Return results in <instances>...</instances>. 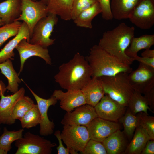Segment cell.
<instances>
[{"instance_id":"6da1fadb","label":"cell","mask_w":154,"mask_h":154,"mask_svg":"<svg viewBox=\"0 0 154 154\" xmlns=\"http://www.w3.org/2000/svg\"><path fill=\"white\" fill-rule=\"evenodd\" d=\"M92 75L91 68L85 58L77 52L68 62L59 66V71L54 78L62 88L78 90L87 84Z\"/></svg>"},{"instance_id":"7a4b0ae2","label":"cell","mask_w":154,"mask_h":154,"mask_svg":"<svg viewBox=\"0 0 154 154\" xmlns=\"http://www.w3.org/2000/svg\"><path fill=\"white\" fill-rule=\"evenodd\" d=\"M135 28L122 23L112 30L105 32L98 45L121 62L130 65L134 60L125 54L134 37Z\"/></svg>"},{"instance_id":"3957f363","label":"cell","mask_w":154,"mask_h":154,"mask_svg":"<svg viewBox=\"0 0 154 154\" xmlns=\"http://www.w3.org/2000/svg\"><path fill=\"white\" fill-rule=\"evenodd\" d=\"M92 71V78L111 76L121 72L130 73V66L120 61L98 45H94L85 57Z\"/></svg>"},{"instance_id":"277c9868","label":"cell","mask_w":154,"mask_h":154,"mask_svg":"<svg viewBox=\"0 0 154 154\" xmlns=\"http://www.w3.org/2000/svg\"><path fill=\"white\" fill-rule=\"evenodd\" d=\"M128 74L121 72L113 76L99 77L105 94L126 107L134 91L129 82Z\"/></svg>"},{"instance_id":"5b68a950","label":"cell","mask_w":154,"mask_h":154,"mask_svg":"<svg viewBox=\"0 0 154 154\" xmlns=\"http://www.w3.org/2000/svg\"><path fill=\"white\" fill-rule=\"evenodd\" d=\"M15 145L17 148L15 154H50L52 148L57 145L28 132L15 141Z\"/></svg>"},{"instance_id":"8992f818","label":"cell","mask_w":154,"mask_h":154,"mask_svg":"<svg viewBox=\"0 0 154 154\" xmlns=\"http://www.w3.org/2000/svg\"><path fill=\"white\" fill-rule=\"evenodd\" d=\"M60 135L71 154L82 152L90 139L86 127L82 125H64Z\"/></svg>"},{"instance_id":"52a82bcc","label":"cell","mask_w":154,"mask_h":154,"mask_svg":"<svg viewBox=\"0 0 154 154\" xmlns=\"http://www.w3.org/2000/svg\"><path fill=\"white\" fill-rule=\"evenodd\" d=\"M57 15L48 13L35 25L30 37V42L47 48L54 44L55 39L50 37L58 22Z\"/></svg>"},{"instance_id":"ba28073f","label":"cell","mask_w":154,"mask_h":154,"mask_svg":"<svg viewBox=\"0 0 154 154\" xmlns=\"http://www.w3.org/2000/svg\"><path fill=\"white\" fill-rule=\"evenodd\" d=\"M21 13L15 21H22L27 25L30 37L36 23L48 14L47 5L42 2L21 0Z\"/></svg>"},{"instance_id":"9c48e42d","label":"cell","mask_w":154,"mask_h":154,"mask_svg":"<svg viewBox=\"0 0 154 154\" xmlns=\"http://www.w3.org/2000/svg\"><path fill=\"white\" fill-rule=\"evenodd\" d=\"M128 79L135 91L144 94L154 88V68L139 62L137 68L129 74Z\"/></svg>"},{"instance_id":"30bf717a","label":"cell","mask_w":154,"mask_h":154,"mask_svg":"<svg viewBox=\"0 0 154 154\" xmlns=\"http://www.w3.org/2000/svg\"><path fill=\"white\" fill-rule=\"evenodd\" d=\"M128 19L141 29L151 28L154 24V1L139 0Z\"/></svg>"},{"instance_id":"8fae6325","label":"cell","mask_w":154,"mask_h":154,"mask_svg":"<svg viewBox=\"0 0 154 154\" xmlns=\"http://www.w3.org/2000/svg\"><path fill=\"white\" fill-rule=\"evenodd\" d=\"M94 108L98 117L116 122L126 111V107L106 94Z\"/></svg>"},{"instance_id":"7c38bea8","label":"cell","mask_w":154,"mask_h":154,"mask_svg":"<svg viewBox=\"0 0 154 154\" xmlns=\"http://www.w3.org/2000/svg\"><path fill=\"white\" fill-rule=\"evenodd\" d=\"M66 112L61 121L63 125L86 126L98 117L94 107L86 104Z\"/></svg>"},{"instance_id":"4fadbf2b","label":"cell","mask_w":154,"mask_h":154,"mask_svg":"<svg viewBox=\"0 0 154 154\" xmlns=\"http://www.w3.org/2000/svg\"><path fill=\"white\" fill-rule=\"evenodd\" d=\"M85 126L90 139L101 142L120 128V125L117 122L98 117L94 119Z\"/></svg>"},{"instance_id":"5bb4252c","label":"cell","mask_w":154,"mask_h":154,"mask_svg":"<svg viewBox=\"0 0 154 154\" xmlns=\"http://www.w3.org/2000/svg\"><path fill=\"white\" fill-rule=\"evenodd\" d=\"M15 49L19 53L20 60L19 75L22 71L26 61L32 56L39 57L43 59L47 64L50 65L52 64L51 59L47 48L31 44L27 42L26 40L23 39L17 45Z\"/></svg>"},{"instance_id":"9a60e30c","label":"cell","mask_w":154,"mask_h":154,"mask_svg":"<svg viewBox=\"0 0 154 154\" xmlns=\"http://www.w3.org/2000/svg\"><path fill=\"white\" fill-rule=\"evenodd\" d=\"M25 84L35 99L40 111L41 120L40 124V135L46 136L52 134L54 132L55 125L53 121L49 119L48 111L50 106H54L56 104L58 100L52 95L48 99L42 98L35 93Z\"/></svg>"},{"instance_id":"2e32d148","label":"cell","mask_w":154,"mask_h":154,"mask_svg":"<svg viewBox=\"0 0 154 154\" xmlns=\"http://www.w3.org/2000/svg\"><path fill=\"white\" fill-rule=\"evenodd\" d=\"M25 89L21 88L13 94L5 96L1 94L0 100V124L11 125L14 123L16 120L12 116L14 106L20 99L25 96Z\"/></svg>"},{"instance_id":"e0dca14e","label":"cell","mask_w":154,"mask_h":154,"mask_svg":"<svg viewBox=\"0 0 154 154\" xmlns=\"http://www.w3.org/2000/svg\"><path fill=\"white\" fill-rule=\"evenodd\" d=\"M52 95L60 101V107L67 112H71L76 108L86 104L81 90H67L66 92L60 90H55Z\"/></svg>"},{"instance_id":"ac0fdd59","label":"cell","mask_w":154,"mask_h":154,"mask_svg":"<svg viewBox=\"0 0 154 154\" xmlns=\"http://www.w3.org/2000/svg\"><path fill=\"white\" fill-rule=\"evenodd\" d=\"M30 42V36L28 27L24 21L22 23L18 34L10 40L0 51V63L8 59L13 60L15 56L14 50L23 39Z\"/></svg>"},{"instance_id":"d6986e66","label":"cell","mask_w":154,"mask_h":154,"mask_svg":"<svg viewBox=\"0 0 154 154\" xmlns=\"http://www.w3.org/2000/svg\"><path fill=\"white\" fill-rule=\"evenodd\" d=\"M86 104L93 107L105 95L102 82L99 77H92L81 90Z\"/></svg>"},{"instance_id":"ffe728a7","label":"cell","mask_w":154,"mask_h":154,"mask_svg":"<svg viewBox=\"0 0 154 154\" xmlns=\"http://www.w3.org/2000/svg\"><path fill=\"white\" fill-rule=\"evenodd\" d=\"M107 154H124L128 145L126 136L119 129L102 142Z\"/></svg>"},{"instance_id":"44dd1931","label":"cell","mask_w":154,"mask_h":154,"mask_svg":"<svg viewBox=\"0 0 154 154\" xmlns=\"http://www.w3.org/2000/svg\"><path fill=\"white\" fill-rule=\"evenodd\" d=\"M21 0H6L0 3V16L4 25L11 23L21 13Z\"/></svg>"},{"instance_id":"7402d4cb","label":"cell","mask_w":154,"mask_h":154,"mask_svg":"<svg viewBox=\"0 0 154 154\" xmlns=\"http://www.w3.org/2000/svg\"><path fill=\"white\" fill-rule=\"evenodd\" d=\"M139 0H110L113 18L121 20L128 19Z\"/></svg>"},{"instance_id":"603a6c76","label":"cell","mask_w":154,"mask_h":154,"mask_svg":"<svg viewBox=\"0 0 154 154\" xmlns=\"http://www.w3.org/2000/svg\"><path fill=\"white\" fill-rule=\"evenodd\" d=\"M133 137L124 154H141L147 142L150 139V137L145 130L139 125Z\"/></svg>"},{"instance_id":"cb8c5ba5","label":"cell","mask_w":154,"mask_h":154,"mask_svg":"<svg viewBox=\"0 0 154 154\" xmlns=\"http://www.w3.org/2000/svg\"><path fill=\"white\" fill-rule=\"evenodd\" d=\"M74 0H48L47 5L48 13L59 16L62 19H71V12Z\"/></svg>"},{"instance_id":"d4e9b609","label":"cell","mask_w":154,"mask_h":154,"mask_svg":"<svg viewBox=\"0 0 154 154\" xmlns=\"http://www.w3.org/2000/svg\"><path fill=\"white\" fill-rule=\"evenodd\" d=\"M154 44V34H145L138 37H134L125 53L127 56L133 59L137 55L140 50L150 49Z\"/></svg>"},{"instance_id":"484cf974","label":"cell","mask_w":154,"mask_h":154,"mask_svg":"<svg viewBox=\"0 0 154 154\" xmlns=\"http://www.w3.org/2000/svg\"><path fill=\"white\" fill-rule=\"evenodd\" d=\"M0 69L1 73L5 76L8 80V84L6 87L7 90L13 94L19 90V84L21 81L13 68L11 60L8 59L0 63Z\"/></svg>"},{"instance_id":"4316f807","label":"cell","mask_w":154,"mask_h":154,"mask_svg":"<svg viewBox=\"0 0 154 154\" xmlns=\"http://www.w3.org/2000/svg\"><path fill=\"white\" fill-rule=\"evenodd\" d=\"M101 13V10L97 2L92 6L81 12L73 21L77 26L91 29L92 21L94 18Z\"/></svg>"},{"instance_id":"83f0119b","label":"cell","mask_w":154,"mask_h":154,"mask_svg":"<svg viewBox=\"0 0 154 154\" xmlns=\"http://www.w3.org/2000/svg\"><path fill=\"white\" fill-rule=\"evenodd\" d=\"M127 107L128 109L135 115L141 112L148 114V110L152 112H154L149 108L144 96L141 93L135 91L129 102Z\"/></svg>"},{"instance_id":"f1b7e54d","label":"cell","mask_w":154,"mask_h":154,"mask_svg":"<svg viewBox=\"0 0 154 154\" xmlns=\"http://www.w3.org/2000/svg\"><path fill=\"white\" fill-rule=\"evenodd\" d=\"M23 129L9 131L6 127H4L3 132L0 136V147L8 153L12 148V143L23 137Z\"/></svg>"},{"instance_id":"f546056e","label":"cell","mask_w":154,"mask_h":154,"mask_svg":"<svg viewBox=\"0 0 154 154\" xmlns=\"http://www.w3.org/2000/svg\"><path fill=\"white\" fill-rule=\"evenodd\" d=\"M41 120L38 105L35 104L19 120L23 128L29 129L40 124Z\"/></svg>"},{"instance_id":"4dcf8cb0","label":"cell","mask_w":154,"mask_h":154,"mask_svg":"<svg viewBox=\"0 0 154 154\" xmlns=\"http://www.w3.org/2000/svg\"><path fill=\"white\" fill-rule=\"evenodd\" d=\"M119 120L123 126V132L126 136L129 139H131L138 125L136 116L128 109Z\"/></svg>"},{"instance_id":"1f68e13d","label":"cell","mask_w":154,"mask_h":154,"mask_svg":"<svg viewBox=\"0 0 154 154\" xmlns=\"http://www.w3.org/2000/svg\"><path fill=\"white\" fill-rule=\"evenodd\" d=\"M35 104L31 98L24 96L17 102L14 106L12 113L13 119L20 120Z\"/></svg>"},{"instance_id":"d6a6232c","label":"cell","mask_w":154,"mask_h":154,"mask_svg":"<svg viewBox=\"0 0 154 154\" xmlns=\"http://www.w3.org/2000/svg\"><path fill=\"white\" fill-rule=\"evenodd\" d=\"M22 22L14 21L0 27V47L8 39L18 33Z\"/></svg>"},{"instance_id":"836d02e7","label":"cell","mask_w":154,"mask_h":154,"mask_svg":"<svg viewBox=\"0 0 154 154\" xmlns=\"http://www.w3.org/2000/svg\"><path fill=\"white\" fill-rule=\"evenodd\" d=\"M139 125L146 131L150 139L154 140V117L143 112L135 115Z\"/></svg>"},{"instance_id":"e575fe53","label":"cell","mask_w":154,"mask_h":154,"mask_svg":"<svg viewBox=\"0 0 154 154\" xmlns=\"http://www.w3.org/2000/svg\"><path fill=\"white\" fill-rule=\"evenodd\" d=\"M97 2V0H74L71 12V19H75L81 12Z\"/></svg>"},{"instance_id":"d590c367","label":"cell","mask_w":154,"mask_h":154,"mask_svg":"<svg viewBox=\"0 0 154 154\" xmlns=\"http://www.w3.org/2000/svg\"><path fill=\"white\" fill-rule=\"evenodd\" d=\"M82 154H107L102 142L90 139L86 144Z\"/></svg>"},{"instance_id":"8d00e7d4","label":"cell","mask_w":154,"mask_h":154,"mask_svg":"<svg viewBox=\"0 0 154 154\" xmlns=\"http://www.w3.org/2000/svg\"><path fill=\"white\" fill-rule=\"evenodd\" d=\"M101 10L102 18L106 20H112L113 18L110 7V0H97Z\"/></svg>"},{"instance_id":"74e56055","label":"cell","mask_w":154,"mask_h":154,"mask_svg":"<svg viewBox=\"0 0 154 154\" xmlns=\"http://www.w3.org/2000/svg\"><path fill=\"white\" fill-rule=\"evenodd\" d=\"M61 131L59 130L56 131L54 133V135L57 139L59 145L57 147L58 154H69V149L65 148L63 145L61 137Z\"/></svg>"},{"instance_id":"f35d334b","label":"cell","mask_w":154,"mask_h":154,"mask_svg":"<svg viewBox=\"0 0 154 154\" xmlns=\"http://www.w3.org/2000/svg\"><path fill=\"white\" fill-rule=\"evenodd\" d=\"M144 95V96L149 108L153 111L154 110V88L147 92Z\"/></svg>"},{"instance_id":"ab89813d","label":"cell","mask_w":154,"mask_h":154,"mask_svg":"<svg viewBox=\"0 0 154 154\" xmlns=\"http://www.w3.org/2000/svg\"><path fill=\"white\" fill-rule=\"evenodd\" d=\"M134 60L154 68V57L147 58L139 56L138 55L133 58Z\"/></svg>"},{"instance_id":"60d3db41","label":"cell","mask_w":154,"mask_h":154,"mask_svg":"<svg viewBox=\"0 0 154 154\" xmlns=\"http://www.w3.org/2000/svg\"><path fill=\"white\" fill-rule=\"evenodd\" d=\"M154 154V140L150 139L146 143L141 154Z\"/></svg>"},{"instance_id":"b9f144b4","label":"cell","mask_w":154,"mask_h":154,"mask_svg":"<svg viewBox=\"0 0 154 154\" xmlns=\"http://www.w3.org/2000/svg\"><path fill=\"white\" fill-rule=\"evenodd\" d=\"M142 57L147 58L154 57V50L146 49L141 53Z\"/></svg>"},{"instance_id":"7bdbcfd3","label":"cell","mask_w":154,"mask_h":154,"mask_svg":"<svg viewBox=\"0 0 154 154\" xmlns=\"http://www.w3.org/2000/svg\"><path fill=\"white\" fill-rule=\"evenodd\" d=\"M5 85L2 81H0V96L1 94H4L7 90Z\"/></svg>"},{"instance_id":"ee69618b","label":"cell","mask_w":154,"mask_h":154,"mask_svg":"<svg viewBox=\"0 0 154 154\" xmlns=\"http://www.w3.org/2000/svg\"><path fill=\"white\" fill-rule=\"evenodd\" d=\"M31 0L33 1H37V0ZM39 1H40L44 3V4L47 5L48 2V0H39Z\"/></svg>"},{"instance_id":"f6af8a7d","label":"cell","mask_w":154,"mask_h":154,"mask_svg":"<svg viewBox=\"0 0 154 154\" xmlns=\"http://www.w3.org/2000/svg\"><path fill=\"white\" fill-rule=\"evenodd\" d=\"M7 153L0 147V154H7Z\"/></svg>"},{"instance_id":"bcb514c9","label":"cell","mask_w":154,"mask_h":154,"mask_svg":"<svg viewBox=\"0 0 154 154\" xmlns=\"http://www.w3.org/2000/svg\"><path fill=\"white\" fill-rule=\"evenodd\" d=\"M4 25L0 16V27Z\"/></svg>"},{"instance_id":"7dc6e473","label":"cell","mask_w":154,"mask_h":154,"mask_svg":"<svg viewBox=\"0 0 154 154\" xmlns=\"http://www.w3.org/2000/svg\"><path fill=\"white\" fill-rule=\"evenodd\" d=\"M0 131H1V129L0 128Z\"/></svg>"},{"instance_id":"c3c4849f","label":"cell","mask_w":154,"mask_h":154,"mask_svg":"<svg viewBox=\"0 0 154 154\" xmlns=\"http://www.w3.org/2000/svg\"><path fill=\"white\" fill-rule=\"evenodd\" d=\"M153 0V1H154V0Z\"/></svg>"}]
</instances>
